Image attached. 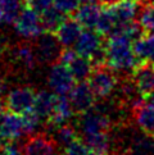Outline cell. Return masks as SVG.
Instances as JSON below:
<instances>
[{
	"label": "cell",
	"mask_w": 154,
	"mask_h": 155,
	"mask_svg": "<svg viewBox=\"0 0 154 155\" xmlns=\"http://www.w3.org/2000/svg\"><path fill=\"white\" fill-rule=\"evenodd\" d=\"M132 41L127 36L114 34L105 42V64L118 73V76L132 74L134 69L140 64L134 51Z\"/></svg>",
	"instance_id": "cell-1"
},
{
	"label": "cell",
	"mask_w": 154,
	"mask_h": 155,
	"mask_svg": "<svg viewBox=\"0 0 154 155\" xmlns=\"http://www.w3.org/2000/svg\"><path fill=\"white\" fill-rule=\"evenodd\" d=\"M105 42L107 38L92 28H86L81 32L75 44V50L81 57L90 59L94 65L105 64Z\"/></svg>",
	"instance_id": "cell-2"
},
{
	"label": "cell",
	"mask_w": 154,
	"mask_h": 155,
	"mask_svg": "<svg viewBox=\"0 0 154 155\" xmlns=\"http://www.w3.org/2000/svg\"><path fill=\"white\" fill-rule=\"evenodd\" d=\"M118 81L119 76L117 72L107 64H100L94 65V69L87 80V84L96 96V100H100V99L112 96L118 85Z\"/></svg>",
	"instance_id": "cell-3"
},
{
	"label": "cell",
	"mask_w": 154,
	"mask_h": 155,
	"mask_svg": "<svg viewBox=\"0 0 154 155\" xmlns=\"http://www.w3.org/2000/svg\"><path fill=\"white\" fill-rule=\"evenodd\" d=\"M32 44L38 64L53 65L60 60L64 46L54 32H42L40 36L32 38Z\"/></svg>",
	"instance_id": "cell-4"
},
{
	"label": "cell",
	"mask_w": 154,
	"mask_h": 155,
	"mask_svg": "<svg viewBox=\"0 0 154 155\" xmlns=\"http://www.w3.org/2000/svg\"><path fill=\"white\" fill-rule=\"evenodd\" d=\"M21 146L22 155H60L62 151L57 141L46 131L27 135Z\"/></svg>",
	"instance_id": "cell-5"
},
{
	"label": "cell",
	"mask_w": 154,
	"mask_h": 155,
	"mask_svg": "<svg viewBox=\"0 0 154 155\" xmlns=\"http://www.w3.org/2000/svg\"><path fill=\"white\" fill-rule=\"evenodd\" d=\"M75 126L79 130L80 135L96 134V132H111L113 128L112 122L108 119L107 115H104L95 107L77 115Z\"/></svg>",
	"instance_id": "cell-6"
},
{
	"label": "cell",
	"mask_w": 154,
	"mask_h": 155,
	"mask_svg": "<svg viewBox=\"0 0 154 155\" xmlns=\"http://www.w3.org/2000/svg\"><path fill=\"white\" fill-rule=\"evenodd\" d=\"M37 91L31 86H18L12 88L4 96L7 109L17 114H25L26 112L34 109Z\"/></svg>",
	"instance_id": "cell-7"
},
{
	"label": "cell",
	"mask_w": 154,
	"mask_h": 155,
	"mask_svg": "<svg viewBox=\"0 0 154 155\" xmlns=\"http://www.w3.org/2000/svg\"><path fill=\"white\" fill-rule=\"evenodd\" d=\"M13 26L18 35L28 38V40H32V38L40 36L42 32H45L41 23L40 14L26 5H23L18 17L13 22Z\"/></svg>",
	"instance_id": "cell-8"
},
{
	"label": "cell",
	"mask_w": 154,
	"mask_h": 155,
	"mask_svg": "<svg viewBox=\"0 0 154 155\" xmlns=\"http://www.w3.org/2000/svg\"><path fill=\"white\" fill-rule=\"evenodd\" d=\"M76 80L71 73L68 65L58 62L52 65L48 74V86L57 95H67L72 90Z\"/></svg>",
	"instance_id": "cell-9"
},
{
	"label": "cell",
	"mask_w": 154,
	"mask_h": 155,
	"mask_svg": "<svg viewBox=\"0 0 154 155\" xmlns=\"http://www.w3.org/2000/svg\"><path fill=\"white\" fill-rule=\"evenodd\" d=\"M68 99L71 105H72L75 115L87 112L96 103V96L94 95L87 81L77 82L72 90L68 92Z\"/></svg>",
	"instance_id": "cell-10"
},
{
	"label": "cell",
	"mask_w": 154,
	"mask_h": 155,
	"mask_svg": "<svg viewBox=\"0 0 154 155\" xmlns=\"http://www.w3.org/2000/svg\"><path fill=\"white\" fill-rule=\"evenodd\" d=\"M0 135L4 141L18 140L23 135H27L22 114L13 113L8 109L0 114Z\"/></svg>",
	"instance_id": "cell-11"
},
{
	"label": "cell",
	"mask_w": 154,
	"mask_h": 155,
	"mask_svg": "<svg viewBox=\"0 0 154 155\" xmlns=\"http://www.w3.org/2000/svg\"><path fill=\"white\" fill-rule=\"evenodd\" d=\"M132 119L135 124L145 135L154 138V107L145 103L137 104L132 109Z\"/></svg>",
	"instance_id": "cell-12"
},
{
	"label": "cell",
	"mask_w": 154,
	"mask_h": 155,
	"mask_svg": "<svg viewBox=\"0 0 154 155\" xmlns=\"http://www.w3.org/2000/svg\"><path fill=\"white\" fill-rule=\"evenodd\" d=\"M132 80L142 96H148L154 92V65L140 63L132 72Z\"/></svg>",
	"instance_id": "cell-13"
},
{
	"label": "cell",
	"mask_w": 154,
	"mask_h": 155,
	"mask_svg": "<svg viewBox=\"0 0 154 155\" xmlns=\"http://www.w3.org/2000/svg\"><path fill=\"white\" fill-rule=\"evenodd\" d=\"M82 32V25L76 19V17H71L67 15V18L63 21V23L59 26V28L54 32L59 38V41L62 42L64 48H71L75 45L76 41L79 40V37Z\"/></svg>",
	"instance_id": "cell-14"
},
{
	"label": "cell",
	"mask_w": 154,
	"mask_h": 155,
	"mask_svg": "<svg viewBox=\"0 0 154 155\" xmlns=\"http://www.w3.org/2000/svg\"><path fill=\"white\" fill-rule=\"evenodd\" d=\"M81 140L91 153L111 155L112 154V135L111 132H96V134L81 135Z\"/></svg>",
	"instance_id": "cell-15"
},
{
	"label": "cell",
	"mask_w": 154,
	"mask_h": 155,
	"mask_svg": "<svg viewBox=\"0 0 154 155\" xmlns=\"http://www.w3.org/2000/svg\"><path fill=\"white\" fill-rule=\"evenodd\" d=\"M46 132L53 136V138L57 141L59 147L62 149V151H64V149L67 147L68 145H71L72 142H75L76 140L81 138L79 136L80 135L79 130L76 128L75 124L69 123V122L53 127L50 131H46Z\"/></svg>",
	"instance_id": "cell-16"
},
{
	"label": "cell",
	"mask_w": 154,
	"mask_h": 155,
	"mask_svg": "<svg viewBox=\"0 0 154 155\" xmlns=\"http://www.w3.org/2000/svg\"><path fill=\"white\" fill-rule=\"evenodd\" d=\"M134 51L140 63H148L154 65V34L145 32L132 44Z\"/></svg>",
	"instance_id": "cell-17"
},
{
	"label": "cell",
	"mask_w": 154,
	"mask_h": 155,
	"mask_svg": "<svg viewBox=\"0 0 154 155\" xmlns=\"http://www.w3.org/2000/svg\"><path fill=\"white\" fill-rule=\"evenodd\" d=\"M57 100V94H54L52 90H40L36 94V100H35V112L38 114V117L42 120V126L44 123L50 118V115L53 113L54 105H55Z\"/></svg>",
	"instance_id": "cell-18"
},
{
	"label": "cell",
	"mask_w": 154,
	"mask_h": 155,
	"mask_svg": "<svg viewBox=\"0 0 154 155\" xmlns=\"http://www.w3.org/2000/svg\"><path fill=\"white\" fill-rule=\"evenodd\" d=\"M142 5L144 4L141 0H121L111 7L117 14L119 22H131L137 19Z\"/></svg>",
	"instance_id": "cell-19"
},
{
	"label": "cell",
	"mask_w": 154,
	"mask_h": 155,
	"mask_svg": "<svg viewBox=\"0 0 154 155\" xmlns=\"http://www.w3.org/2000/svg\"><path fill=\"white\" fill-rule=\"evenodd\" d=\"M102 13V5L99 3H87L81 4L80 8L75 13L76 19L85 28H94L98 23V19Z\"/></svg>",
	"instance_id": "cell-20"
},
{
	"label": "cell",
	"mask_w": 154,
	"mask_h": 155,
	"mask_svg": "<svg viewBox=\"0 0 154 155\" xmlns=\"http://www.w3.org/2000/svg\"><path fill=\"white\" fill-rule=\"evenodd\" d=\"M118 23H119V21H118L117 14L114 13L113 8L112 7H102V13L98 19L95 30L99 34H102L103 36L109 37L114 32Z\"/></svg>",
	"instance_id": "cell-21"
},
{
	"label": "cell",
	"mask_w": 154,
	"mask_h": 155,
	"mask_svg": "<svg viewBox=\"0 0 154 155\" xmlns=\"http://www.w3.org/2000/svg\"><path fill=\"white\" fill-rule=\"evenodd\" d=\"M65 65H68V68L71 71V73L73 74L76 82L87 81L92 69H94V64H92L91 60L85 57H81L79 54Z\"/></svg>",
	"instance_id": "cell-22"
},
{
	"label": "cell",
	"mask_w": 154,
	"mask_h": 155,
	"mask_svg": "<svg viewBox=\"0 0 154 155\" xmlns=\"http://www.w3.org/2000/svg\"><path fill=\"white\" fill-rule=\"evenodd\" d=\"M41 18V23L44 27V31L45 32H55L59 26L63 23V21L67 18V14H64L63 12L57 8V7H50L49 9H46L45 12H42L40 14Z\"/></svg>",
	"instance_id": "cell-23"
},
{
	"label": "cell",
	"mask_w": 154,
	"mask_h": 155,
	"mask_svg": "<svg viewBox=\"0 0 154 155\" xmlns=\"http://www.w3.org/2000/svg\"><path fill=\"white\" fill-rule=\"evenodd\" d=\"M21 5H23L22 0H2V23H13L21 12Z\"/></svg>",
	"instance_id": "cell-24"
},
{
	"label": "cell",
	"mask_w": 154,
	"mask_h": 155,
	"mask_svg": "<svg viewBox=\"0 0 154 155\" xmlns=\"http://www.w3.org/2000/svg\"><path fill=\"white\" fill-rule=\"evenodd\" d=\"M137 22L145 32H153L154 34V4L142 5L139 17H137Z\"/></svg>",
	"instance_id": "cell-25"
},
{
	"label": "cell",
	"mask_w": 154,
	"mask_h": 155,
	"mask_svg": "<svg viewBox=\"0 0 154 155\" xmlns=\"http://www.w3.org/2000/svg\"><path fill=\"white\" fill-rule=\"evenodd\" d=\"M81 5V0H54V7L67 15H72Z\"/></svg>",
	"instance_id": "cell-26"
},
{
	"label": "cell",
	"mask_w": 154,
	"mask_h": 155,
	"mask_svg": "<svg viewBox=\"0 0 154 155\" xmlns=\"http://www.w3.org/2000/svg\"><path fill=\"white\" fill-rule=\"evenodd\" d=\"M63 155H90V150L84 143V141L79 138L64 149Z\"/></svg>",
	"instance_id": "cell-27"
},
{
	"label": "cell",
	"mask_w": 154,
	"mask_h": 155,
	"mask_svg": "<svg viewBox=\"0 0 154 155\" xmlns=\"http://www.w3.org/2000/svg\"><path fill=\"white\" fill-rule=\"evenodd\" d=\"M22 3H23V5H26V7L34 9L38 14H41L42 12H45L46 9L53 7L54 0H22Z\"/></svg>",
	"instance_id": "cell-28"
},
{
	"label": "cell",
	"mask_w": 154,
	"mask_h": 155,
	"mask_svg": "<svg viewBox=\"0 0 154 155\" xmlns=\"http://www.w3.org/2000/svg\"><path fill=\"white\" fill-rule=\"evenodd\" d=\"M9 42H8V38L5 37L3 34H0V63H2V60L4 59L5 54H7L8 49H9Z\"/></svg>",
	"instance_id": "cell-29"
},
{
	"label": "cell",
	"mask_w": 154,
	"mask_h": 155,
	"mask_svg": "<svg viewBox=\"0 0 154 155\" xmlns=\"http://www.w3.org/2000/svg\"><path fill=\"white\" fill-rule=\"evenodd\" d=\"M7 88V80H5L4 74H0V99H3V94Z\"/></svg>",
	"instance_id": "cell-30"
},
{
	"label": "cell",
	"mask_w": 154,
	"mask_h": 155,
	"mask_svg": "<svg viewBox=\"0 0 154 155\" xmlns=\"http://www.w3.org/2000/svg\"><path fill=\"white\" fill-rule=\"evenodd\" d=\"M118 2H121V0H98V3L100 4L102 7H111V5H114Z\"/></svg>",
	"instance_id": "cell-31"
},
{
	"label": "cell",
	"mask_w": 154,
	"mask_h": 155,
	"mask_svg": "<svg viewBox=\"0 0 154 155\" xmlns=\"http://www.w3.org/2000/svg\"><path fill=\"white\" fill-rule=\"evenodd\" d=\"M144 100H145V103L150 104V105H153V107H154V92H152L150 95L145 96V97H144Z\"/></svg>",
	"instance_id": "cell-32"
},
{
	"label": "cell",
	"mask_w": 154,
	"mask_h": 155,
	"mask_svg": "<svg viewBox=\"0 0 154 155\" xmlns=\"http://www.w3.org/2000/svg\"><path fill=\"white\" fill-rule=\"evenodd\" d=\"M142 2V4H154V0H141Z\"/></svg>",
	"instance_id": "cell-33"
},
{
	"label": "cell",
	"mask_w": 154,
	"mask_h": 155,
	"mask_svg": "<svg viewBox=\"0 0 154 155\" xmlns=\"http://www.w3.org/2000/svg\"><path fill=\"white\" fill-rule=\"evenodd\" d=\"M3 141H4V140H3V137H2V135H0V145H2V143H3Z\"/></svg>",
	"instance_id": "cell-34"
}]
</instances>
